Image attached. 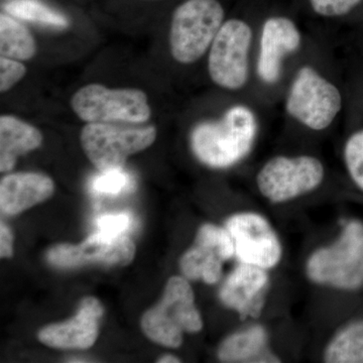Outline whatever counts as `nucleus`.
Returning <instances> with one entry per match:
<instances>
[{"label": "nucleus", "instance_id": "obj_15", "mask_svg": "<svg viewBox=\"0 0 363 363\" xmlns=\"http://www.w3.org/2000/svg\"><path fill=\"white\" fill-rule=\"evenodd\" d=\"M267 284L266 269L241 264L224 281L219 297L226 307L235 310L241 317H257L264 306Z\"/></svg>", "mask_w": 363, "mask_h": 363}, {"label": "nucleus", "instance_id": "obj_22", "mask_svg": "<svg viewBox=\"0 0 363 363\" xmlns=\"http://www.w3.org/2000/svg\"><path fill=\"white\" fill-rule=\"evenodd\" d=\"M91 188L96 194L117 196L133 188V177L123 168L101 171L93 179Z\"/></svg>", "mask_w": 363, "mask_h": 363}, {"label": "nucleus", "instance_id": "obj_7", "mask_svg": "<svg viewBox=\"0 0 363 363\" xmlns=\"http://www.w3.org/2000/svg\"><path fill=\"white\" fill-rule=\"evenodd\" d=\"M342 108L336 86L309 66L298 70L286 97V109L298 123L313 130H323Z\"/></svg>", "mask_w": 363, "mask_h": 363}, {"label": "nucleus", "instance_id": "obj_24", "mask_svg": "<svg viewBox=\"0 0 363 363\" xmlns=\"http://www.w3.org/2000/svg\"><path fill=\"white\" fill-rule=\"evenodd\" d=\"M363 0H310L313 11L322 16H342L359 6Z\"/></svg>", "mask_w": 363, "mask_h": 363}, {"label": "nucleus", "instance_id": "obj_5", "mask_svg": "<svg viewBox=\"0 0 363 363\" xmlns=\"http://www.w3.org/2000/svg\"><path fill=\"white\" fill-rule=\"evenodd\" d=\"M307 274L313 281L342 290L363 286V223L346 224L339 240L329 247L313 253Z\"/></svg>", "mask_w": 363, "mask_h": 363}, {"label": "nucleus", "instance_id": "obj_23", "mask_svg": "<svg viewBox=\"0 0 363 363\" xmlns=\"http://www.w3.org/2000/svg\"><path fill=\"white\" fill-rule=\"evenodd\" d=\"M344 159L351 178L363 191V130L350 136L344 149Z\"/></svg>", "mask_w": 363, "mask_h": 363}, {"label": "nucleus", "instance_id": "obj_12", "mask_svg": "<svg viewBox=\"0 0 363 363\" xmlns=\"http://www.w3.org/2000/svg\"><path fill=\"white\" fill-rule=\"evenodd\" d=\"M234 255V243L228 230L205 224L198 231L193 247L182 257V272L189 279H202L214 285L221 278L223 262Z\"/></svg>", "mask_w": 363, "mask_h": 363}, {"label": "nucleus", "instance_id": "obj_9", "mask_svg": "<svg viewBox=\"0 0 363 363\" xmlns=\"http://www.w3.org/2000/svg\"><path fill=\"white\" fill-rule=\"evenodd\" d=\"M323 178V164L315 157H277L260 169L257 183L267 199L281 203L311 192Z\"/></svg>", "mask_w": 363, "mask_h": 363}, {"label": "nucleus", "instance_id": "obj_13", "mask_svg": "<svg viewBox=\"0 0 363 363\" xmlns=\"http://www.w3.org/2000/svg\"><path fill=\"white\" fill-rule=\"evenodd\" d=\"M102 315L104 308L97 298H83L75 316L68 321L45 327L38 337L40 342L52 348L87 350L96 341Z\"/></svg>", "mask_w": 363, "mask_h": 363}, {"label": "nucleus", "instance_id": "obj_3", "mask_svg": "<svg viewBox=\"0 0 363 363\" xmlns=\"http://www.w3.org/2000/svg\"><path fill=\"white\" fill-rule=\"evenodd\" d=\"M142 124L88 123L80 136L86 156L100 172L123 168L128 157L156 140V128Z\"/></svg>", "mask_w": 363, "mask_h": 363}, {"label": "nucleus", "instance_id": "obj_21", "mask_svg": "<svg viewBox=\"0 0 363 363\" xmlns=\"http://www.w3.org/2000/svg\"><path fill=\"white\" fill-rule=\"evenodd\" d=\"M4 11L9 16L20 20L32 21L51 28H65L68 18L40 0H11L4 4Z\"/></svg>", "mask_w": 363, "mask_h": 363}, {"label": "nucleus", "instance_id": "obj_1", "mask_svg": "<svg viewBox=\"0 0 363 363\" xmlns=\"http://www.w3.org/2000/svg\"><path fill=\"white\" fill-rule=\"evenodd\" d=\"M257 133V117L252 109L235 105L219 121L197 124L191 133V147L210 168H229L250 154Z\"/></svg>", "mask_w": 363, "mask_h": 363}, {"label": "nucleus", "instance_id": "obj_16", "mask_svg": "<svg viewBox=\"0 0 363 363\" xmlns=\"http://www.w3.org/2000/svg\"><path fill=\"white\" fill-rule=\"evenodd\" d=\"M54 190V182L43 174L7 175L0 183L1 212L6 215L21 213L51 197Z\"/></svg>", "mask_w": 363, "mask_h": 363}, {"label": "nucleus", "instance_id": "obj_19", "mask_svg": "<svg viewBox=\"0 0 363 363\" xmlns=\"http://www.w3.org/2000/svg\"><path fill=\"white\" fill-rule=\"evenodd\" d=\"M37 44L32 33L9 14L0 16V55L4 58L28 61L35 55Z\"/></svg>", "mask_w": 363, "mask_h": 363}, {"label": "nucleus", "instance_id": "obj_17", "mask_svg": "<svg viewBox=\"0 0 363 363\" xmlns=\"http://www.w3.org/2000/svg\"><path fill=\"white\" fill-rule=\"evenodd\" d=\"M43 135L35 126L16 116L0 117V171H11L18 157L37 150Z\"/></svg>", "mask_w": 363, "mask_h": 363}, {"label": "nucleus", "instance_id": "obj_10", "mask_svg": "<svg viewBox=\"0 0 363 363\" xmlns=\"http://www.w3.org/2000/svg\"><path fill=\"white\" fill-rule=\"evenodd\" d=\"M135 243L125 234L98 231L80 245H58L48 250V262L61 269L93 266L124 267L135 259Z\"/></svg>", "mask_w": 363, "mask_h": 363}, {"label": "nucleus", "instance_id": "obj_2", "mask_svg": "<svg viewBox=\"0 0 363 363\" xmlns=\"http://www.w3.org/2000/svg\"><path fill=\"white\" fill-rule=\"evenodd\" d=\"M201 315L195 306L194 293L188 281L181 277L169 279L159 304L145 312L142 328L157 344L178 348L185 333L201 331Z\"/></svg>", "mask_w": 363, "mask_h": 363}, {"label": "nucleus", "instance_id": "obj_14", "mask_svg": "<svg viewBox=\"0 0 363 363\" xmlns=\"http://www.w3.org/2000/svg\"><path fill=\"white\" fill-rule=\"evenodd\" d=\"M302 37L290 18H269L262 26L257 73L262 82L274 84L281 75L283 60L298 51Z\"/></svg>", "mask_w": 363, "mask_h": 363}, {"label": "nucleus", "instance_id": "obj_26", "mask_svg": "<svg viewBox=\"0 0 363 363\" xmlns=\"http://www.w3.org/2000/svg\"><path fill=\"white\" fill-rule=\"evenodd\" d=\"M131 225V217L126 213L104 214L96 219L98 231L121 235L124 234Z\"/></svg>", "mask_w": 363, "mask_h": 363}, {"label": "nucleus", "instance_id": "obj_4", "mask_svg": "<svg viewBox=\"0 0 363 363\" xmlns=\"http://www.w3.org/2000/svg\"><path fill=\"white\" fill-rule=\"evenodd\" d=\"M224 20L218 0H187L176 9L169 30L173 58L181 64L195 63L211 47Z\"/></svg>", "mask_w": 363, "mask_h": 363}, {"label": "nucleus", "instance_id": "obj_8", "mask_svg": "<svg viewBox=\"0 0 363 363\" xmlns=\"http://www.w3.org/2000/svg\"><path fill=\"white\" fill-rule=\"evenodd\" d=\"M252 30L245 21L229 20L210 47L208 71L215 84L227 90H240L248 80V52Z\"/></svg>", "mask_w": 363, "mask_h": 363}, {"label": "nucleus", "instance_id": "obj_18", "mask_svg": "<svg viewBox=\"0 0 363 363\" xmlns=\"http://www.w3.org/2000/svg\"><path fill=\"white\" fill-rule=\"evenodd\" d=\"M267 333L262 326H252L223 341L218 357L223 362H279L267 350Z\"/></svg>", "mask_w": 363, "mask_h": 363}, {"label": "nucleus", "instance_id": "obj_6", "mask_svg": "<svg viewBox=\"0 0 363 363\" xmlns=\"http://www.w3.org/2000/svg\"><path fill=\"white\" fill-rule=\"evenodd\" d=\"M70 104L86 123H145L152 114L147 95L135 88L88 84L76 91Z\"/></svg>", "mask_w": 363, "mask_h": 363}, {"label": "nucleus", "instance_id": "obj_27", "mask_svg": "<svg viewBox=\"0 0 363 363\" xmlns=\"http://www.w3.org/2000/svg\"><path fill=\"white\" fill-rule=\"evenodd\" d=\"M13 233L4 223L0 224V257L2 259L13 257Z\"/></svg>", "mask_w": 363, "mask_h": 363}, {"label": "nucleus", "instance_id": "obj_11", "mask_svg": "<svg viewBox=\"0 0 363 363\" xmlns=\"http://www.w3.org/2000/svg\"><path fill=\"white\" fill-rule=\"evenodd\" d=\"M234 250L241 264L269 269L279 264L281 247L278 236L266 218L245 212L233 215L226 222Z\"/></svg>", "mask_w": 363, "mask_h": 363}, {"label": "nucleus", "instance_id": "obj_25", "mask_svg": "<svg viewBox=\"0 0 363 363\" xmlns=\"http://www.w3.org/2000/svg\"><path fill=\"white\" fill-rule=\"evenodd\" d=\"M26 66L18 60L4 58L0 59V90L6 92L16 85L18 81L25 77Z\"/></svg>", "mask_w": 363, "mask_h": 363}, {"label": "nucleus", "instance_id": "obj_28", "mask_svg": "<svg viewBox=\"0 0 363 363\" xmlns=\"http://www.w3.org/2000/svg\"><path fill=\"white\" fill-rule=\"evenodd\" d=\"M160 363H168V362H181V360L178 357H174V355H164L159 359Z\"/></svg>", "mask_w": 363, "mask_h": 363}, {"label": "nucleus", "instance_id": "obj_20", "mask_svg": "<svg viewBox=\"0 0 363 363\" xmlns=\"http://www.w3.org/2000/svg\"><path fill=\"white\" fill-rule=\"evenodd\" d=\"M329 363H363V320L344 328L325 351Z\"/></svg>", "mask_w": 363, "mask_h": 363}]
</instances>
